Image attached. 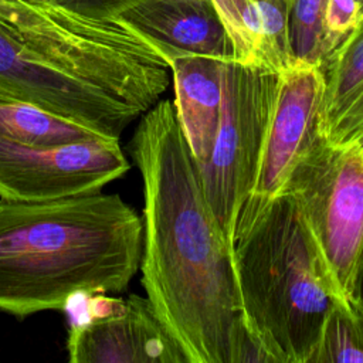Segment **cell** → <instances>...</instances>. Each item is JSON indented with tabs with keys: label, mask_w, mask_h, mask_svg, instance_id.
I'll return each instance as SVG.
<instances>
[{
	"label": "cell",
	"mask_w": 363,
	"mask_h": 363,
	"mask_svg": "<svg viewBox=\"0 0 363 363\" xmlns=\"http://www.w3.org/2000/svg\"><path fill=\"white\" fill-rule=\"evenodd\" d=\"M129 153L143 183L142 285L187 363H272L247 326L233 247L173 102L140 116Z\"/></svg>",
	"instance_id": "cell-1"
},
{
	"label": "cell",
	"mask_w": 363,
	"mask_h": 363,
	"mask_svg": "<svg viewBox=\"0 0 363 363\" xmlns=\"http://www.w3.org/2000/svg\"><path fill=\"white\" fill-rule=\"evenodd\" d=\"M142 238V218L119 194L0 199V311L24 319L79 292L125 291Z\"/></svg>",
	"instance_id": "cell-2"
},
{
	"label": "cell",
	"mask_w": 363,
	"mask_h": 363,
	"mask_svg": "<svg viewBox=\"0 0 363 363\" xmlns=\"http://www.w3.org/2000/svg\"><path fill=\"white\" fill-rule=\"evenodd\" d=\"M233 261L244 318L272 363H308L335 301L286 194L238 228Z\"/></svg>",
	"instance_id": "cell-3"
},
{
	"label": "cell",
	"mask_w": 363,
	"mask_h": 363,
	"mask_svg": "<svg viewBox=\"0 0 363 363\" xmlns=\"http://www.w3.org/2000/svg\"><path fill=\"white\" fill-rule=\"evenodd\" d=\"M282 194L298 211L333 299L353 296L363 257V153L357 140L335 143L318 133Z\"/></svg>",
	"instance_id": "cell-4"
},
{
	"label": "cell",
	"mask_w": 363,
	"mask_h": 363,
	"mask_svg": "<svg viewBox=\"0 0 363 363\" xmlns=\"http://www.w3.org/2000/svg\"><path fill=\"white\" fill-rule=\"evenodd\" d=\"M278 72L228 60L221 121L213 150L199 164L208 204L231 247L237 223L252 190Z\"/></svg>",
	"instance_id": "cell-5"
},
{
	"label": "cell",
	"mask_w": 363,
	"mask_h": 363,
	"mask_svg": "<svg viewBox=\"0 0 363 363\" xmlns=\"http://www.w3.org/2000/svg\"><path fill=\"white\" fill-rule=\"evenodd\" d=\"M129 170L119 139L57 147L28 146L0 135V199L47 201L101 191Z\"/></svg>",
	"instance_id": "cell-6"
},
{
	"label": "cell",
	"mask_w": 363,
	"mask_h": 363,
	"mask_svg": "<svg viewBox=\"0 0 363 363\" xmlns=\"http://www.w3.org/2000/svg\"><path fill=\"white\" fill-rule=\"evenodd\" d=\"M0 99L40 106L113 139L143 115L119 96L50 65L1 27Z\"/></svg>",
	"instance_id": "cell-7"
},
{
	"label": "cell",
	"mask_w": 363,
	"mask_h": 363,
	"mask_svg": "<svg viewBox=\"0 0 363 363\" xmlns=\"http://www.w3.org/2000/svg\"><path fill=\"white\" fill-rule=\"evenodd\" d=\"M278 77L254 186L241 210L235 234L282 194L294 167L319 133L325 95L322 68L295 60Z\"/></svg>",
	"instance_id": "cell-8"
},
{
	"label": "cell",
	"mask_w": 363,
	"mask_h": 363,
	"mask_svg": "<svg viewBox=\"0 0 363 363\" xmlns=\"http://www.w3.org/2000/svg\"><path fill=\"white\" fill-rule=\"evenodd\" d=\"M71 363H187L147 298L118 299L108 313L74 322L67 336Z\"/></svg>",
	"instance_id": "cell-9"
},
{
	"label": "cell",
	"mask_w": 363,
	"mask_h": 363,
	"mask_svg": "<svg viewBox=\"0 0 363 363\" xmlns=\"http://www.w3.org/2000/svg\"><path fill=\"white\" fill-rule=\"evenodd\" d=\"M118 16L149 38L167 64L182 55L234 60L233 44L210 0H130Z\"/></svg>",
	"instance_id": "cell-10"
},
{
	"label": "cell",
	"mask_w": 363,
	"mask_h": 363,
	"mask_svg": "<svg viewBox=\"0 0 363 363\" xmlns=\"http://www.w3.org/2000/svg\"><path fill=\"white\" fill-rule=\"evenodd\" d=\"M227 61L207 55H182L169 64L174 85L173 105L197 164L207 162L217 138Z\"/></svg>",
	"instance_id": "cell-11"
},
{
	"label": "cell",
	"mask_w": 363,
	"mask_h": 363,
	"mask_svg": "<svg viewBox=\"0 0 363 363\" xmlns=\"http://www.w3.org/2000/svg\"><path fill=\"white\" fill-rule=\"evenodd\" d=\"M233 44L234 60L281 72L295 62L289 43L292 0H210Z\"/></svg>",
	"instance_id": "cell-12"
},
{
	"label": "cell",
	"mask_w": 363,
	"mask_h": 363,
	"mask_svg": "<svg viewBox=\"0 0 363 363\" xmlns=\"http://www.w3.org/2000/svg\"><path fill=\"white\" fill-rule=\"evenodd\" d=\"M322 71L325 95L319 133L336 143L356 140L363 132V17Z\"/></svg>",
	"instance_id": "cell-13"
},
{
	"label": "cell",
	"mask_w": 363,
	"mask_h": 363,
	"mask_svg": "<svg viewBox=\"0 0 363 363\" xmlns=\"http://www.w3.org/2000/svg\"><path fill=\"white\" fill-rule=\"evenodd\" d=\"M0 135L40 147H57L108 138L82 123L40 106L6 99H0Z\"/></svg>",
	"instance_id": "cell-14"
},
{
	"label": "cell",
	"mask_w": 363,
	"mask_h": 363,
	"mask_svg": "<svg viewBox=\"0 0 363 363\" xmlns=\"http://www.w3.org/2000/svg\"><path fill=\"white\" fill-rule=\"evenodd\" d=\"M363 362V301L350 296L333 301L308 363Z\"/></svg>",
	"instance_id": "cell-15"
},
{
	"label": "cell",
	"mask_w": 363,
	"mask_h": 363,
	"mask_svg": "<svg viewBox=\"0 0 363 363\" xmlns=\"http://www.w3.org/2000/svg\"><path fill=\"white\" fill-rule=\"evenodd\" d=\"M325 0H292L289 16V43L295 60L326 64L330 51L323 28Z\"/></svg>",
	"instance_id": "cell-16"
},
{
	"label": "cell",
	"mask_w": 363,
	"mask_h": 363,
	"mask_svg": "<svg viewBox=\"0 0 363 363\" xmlns=\"http://www.w3.org/2000/svg\"><path fill=\"white\" fill-rule=\"evenodd\" d=\"M362 17L363 10L357 0H325L323 28L330 54L356 28Z\"/></svg>",
	"instance_id": "cell-17"
},
{
	"label": "cell",
	"mask_w": 363,
	"mask_h": 363,
	"mask_svg": "<svg viewBox=\"0 0 363 363\" xmlns=\"http://www.w3.org/2000/svg\"><path fill=\"white\" fill-rule=\"evenodd\" d=\"M353 295L363 301V257H362V262H360V267H359V271H357Z\"/></svg>",
	"instance_id": "cell-18"
},
{
	"label": "cell",
	"mask_w": 363,
	"mask_h": 363,
	"mask_svg": "<svg viewBox=\"0 0 363 363\" xmlns=\"http://www.w3.org/2000/svg\"><path fill=\"white\" fill-rule=\"evenodd\" d=\"M357 143H359V146H360V149H362V153H363V132L357 136Z\"/></svg>",
	"instance_id": "cell-19"
},
{
	"label": "cell",
	"mask_w": 363,
	"mask_h": 363,
	"mask_svg": "<svg viewBox=\"0 0 363 363\" xmlns=\"http://www.w3.org/2000/svg\"><path fill=\"white\" fill-rule=\"evenodd\" d=\"M118 1H119V4H121V9H119V11H121V10H122V7H123V6H126L130 0H118ZM118 14H119V13H118Z\"/></svg>",
	"instance_id": "cell-20"
},
{
	"label": "cell",
	"mask_w": 363,
	"mask_h": 363,
	"mask_svg": "<svg viewBox=\"0 0 363 363\" xmlns=\"http://www.w3.org/2000/svg\"><path fill=\"white\" fill-rule=\"evenodd\" d=\"M359 1V4H360V7H362V10H363V0H357Z\"/></svg>",
	"instance_id": "cell-21"
}]
</instances>
